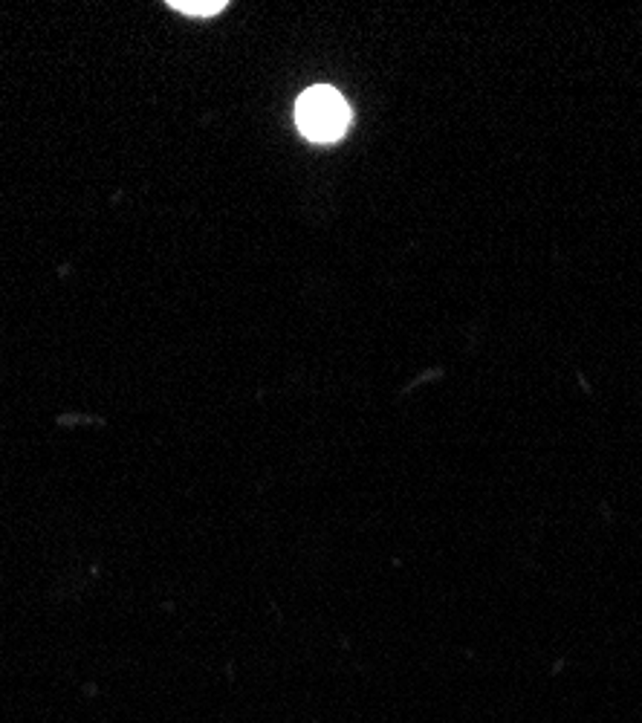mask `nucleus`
<instances>
[{
    "label": "nucleus",
    "instance_id": "obj_1",
    "mask_svg": "<svg viewBox=\"0 0 642 723\" xmlns=\"http://www.w3.org/2000/svg\"><path fill=\"white\" fill-rule=\"evenodd\" d=\"M298 131L310 142H336L342 139L350 125V108L342 93L333 87H310L304 96L298 99L295 108Z\"/></svg>",
    "mask_w": 642,
    "mask_h": 723
},
{
    "label": "nucleus",
    "instance_id": "obj_2",
    "mask_svg": "<svg viewBox=\"0 0 642 723\" xmlns=\"http://www.w3.org/2000/svg\"><path fill=\"white\" fill-rule=\"evenodd\" d=\"M168 6L180 9L182 15H217L220 9H226L223 0H203V4H198V0H171Z\"/></svg>",
    "mask_w": 642,
    "mask_h": 723
}]
</instances>
